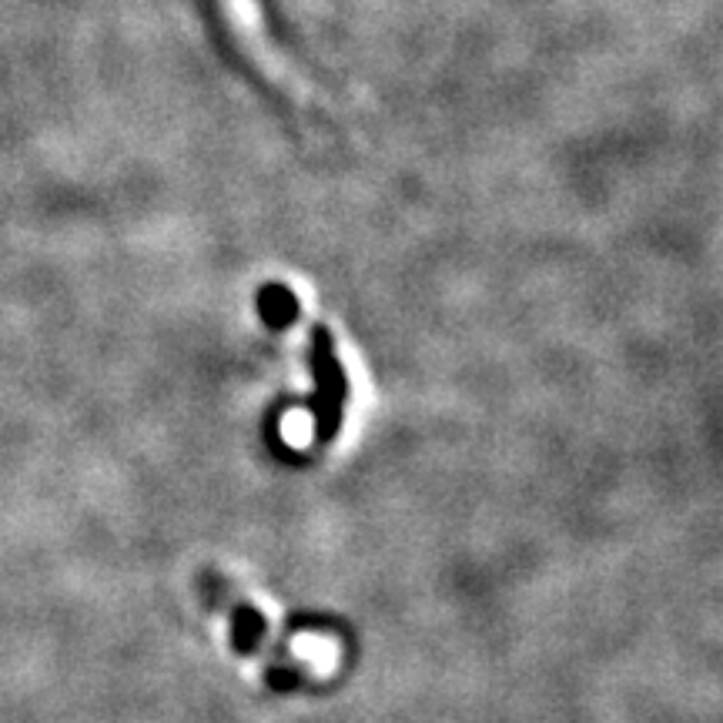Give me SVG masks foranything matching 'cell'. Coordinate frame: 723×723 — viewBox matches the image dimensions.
<instances>
[{"mask_svg": "<svg viewBox=\"0 0 723 723\" xmlns=\"http://www.w3.org/2000/svg\"><path fill=\"white\" fill-rule=\"evenodd\" d=\"M308 365L315 375V392L308 398V409L315 416V439L329 442L336 439L346 413V398H349V379L339 365L332 332L315 326L311 329V349H308Z\"/></svg>", "mask_w": 723, "mask_h": 723, "instance_id": "obj_1", "label": "cell"}, {"mask_svg": "<svg viewBox=\"0 0 723 723\" xmlns=\"http://www.w3.org/2000/svg\"><path fill=\"white\" fill-rule=\"evenodd\" d=\"M265 633V623H262V616L255 613V610H238L234 613V643L238 647H245V650H252V643L259 639Z\"/></svg>", "mask_w": 723, "mask_h": 723, "instance_id": "obj_3", "label": "cell"}, {"mask_svg": "<svg viewBox=\"0 0 723 723\" xmlns=\"http://www.w3.org/2000/svg\"><path fill=\"white\" fill-rule=\"evenodd\" d=\"M259 311L265 318V326L285 329L298 318V298L285 285H262L259 292Z\"/></svg>", "mask_w": 723, "mask_h": 723, "instance_id": "obj_2", "label": "cell"}]
</instances>
